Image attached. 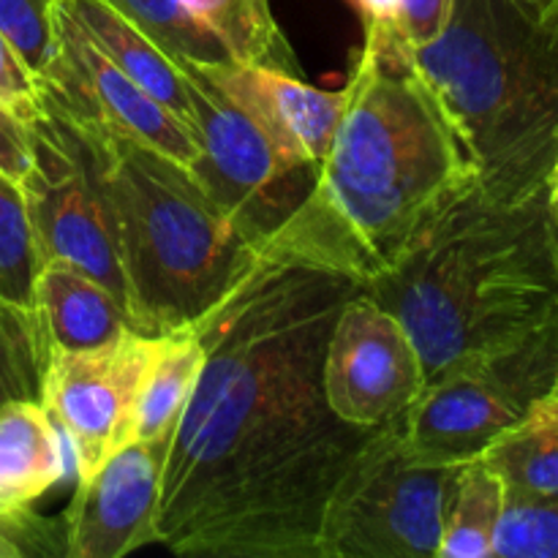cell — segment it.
Masks as SVG:
<instances>
[{"instance_id": "1", "label": "cell", "mask_w": 558, "mask_h": 558, "mask_svg": "<svg viewBox=\"0 0 558 558\" xmlns=\"http://www.w3.org/2000/svg\"><path fill=\"white\" fill-rule=\"evenodd\" d=\"M357 292V278L262 243L194 322L205 365L163 469V548L319 558L332 496L379 430L341 420L325 396L327 341Z\"/></svg>"}, {"instance_id": "2", "label": "cell", "mask_w": 558, "mask_h": 558, "mask_svg": "<svg viewBox=\"0 0 558 558\" xmlns=\"http://www.w3.org/2000/svg\"><path fill=\"white\" fill-rule=\"evenodd\" d=\"M466 147L396 31L365 27L347 104L314 185L265 243L368 283L466 189Z\"/></svg>"}, {"instance_id": "3", "label": "cell", "mask_w": 558, "mask_h": 558, "mask_svg": "<svg viewBox=\"0 0 558 558\" xmlns=\"http://www.w3.org/2000/svg\"><path fill=\"white\" fill-rule=\"evenodd\" d=\"M363 292L409 332L425 385L512 347L558 311V221L545 189L499 199L472 180Z\"/></svg>"}, {"instance_id": "4", "label": "cell", "mask_w": 558, "mask_h": 558, "mask_svg": "<svg viewBox=\"0 0 558 558\" xmlns=\"http://www.w3.org/2000/svg\"><path fill=\"white\" fill-rule=\"evenodd\" d=\"M63 114L96 161L131 327L145 336L185 330L248 270L265 240L240 227L189 167Z\"/></svg>"}, {"instance_id": "5", "label": "cell", "mask_w": 558, "mask_h": 558, "mask_svg": "<svg viewBox=\"0 0 558 558\" xmlns=\"http://www.w3.org/2000/svg\"><path fill=\"white\" fill-rule=\"evenodd\" d=\"M414 71L499 199L545 189L558 153V74L545 27L510 0H456L439 38L409 49Z\"/></svg>"}, {"instance_id": "6", "label": "cell", "mask_w": 558, "mask_h": 558, "mask_svg": "<svg viewBox=\"0 0 558 558\" xmlns=\"http://www.w3.org/2000/svg\"><path fill=\"white\" fill-rule=\"evenodd\" d=\"M558 311L512 347L428 381L396 417L403 456L417 466H461L523 420L554 387Z\"/></svg>"}, {"instance_id": "7", "label": "cell", "mask_w": 558, "mask_h": 558, "mask_svg": "<svg viewBox=\"0 0 558 558\" xmlns=\"http://www.w3.org/2000/svg\"><path fill=\"white\" fill-rule=\"evenodd\" d=\"M456 469L417 466L403 456L396 420L381 425L332 496L319 558H439Z\"/></svg>"}, {"instance_id": "8", "label": "cell", "mask_w": 558, "mask_h": 558, "mask_svg": "<svg viewBox=\"0 0 558 558\" xmlns=\"http://www.w3.org/2000/svg\"><path fill=\"white\" fill-rule=\"evenodd\" d=\"M31 136L33 167L20 191L38 259L80 267L101 281L125 308L112 218L85 136L44 98L41 112L31 120Z\"/></svg>"}, {"instance_id": "9", "label": "cell", "mask_w": 558, "mask_h": 558, "mask_svg": "<svg viewBox=\"0 0 558 558\" xmlns=\"http://www.w3.org/2000/svg\"><path fill=\"white\" fill-rule=\"evenodd\" d=\"M174 63L183 74L191 131L199 145L191 174L240 227L265 240L308 194L316 167H289L191 60Z\"/></svg>"}, {"instance_id": "10", "label": "cell", "mask_w": 558, "mask_h": 558, "mask_svg": "<svg viewBox=\"0 0 558 558\" xmlns=\"http://www.w3.org/2000/svg\"><path fill=\"white\" fill-rule=\"evenodd\" d=\"M158 347L161 336L125 330L118 341L85 352L49 349L38 401L69 439L76 483L134 441L136 403Z\"/></svg>"}, {"instance_id": "11", "label": "cell", "mask_w": 558, "mask_h": 558, "mask_svg": "<svg viewBox=\"0 0 558 558\" xmlns=\"http://www.w3.org/2000/svg\"><path fill=\"white\" fill-rule=\"evenodd\" d=\"M36 82L38 93L71 118L153 147L189 169L199 158L194 131L123 74L60 3L54 5V52Z\"/></svg>"}, {"instance_id": "12", "label": "cell", "mask_w": 558, "mask_h": 558, "mask_svg": "<svg viewBox=\"0 0 558 558\" xmlns=\"http://www.w3.org/2000/svg\"><path fill=\"white\" fill-rule=\"evenodd\" d=\"M425 371L401 322L365 292L336 316L325 352V396L357 428H381L423 392Z\"/></svg>"}, {"instance_id": "13", "label": "cell", "mask_w": 558, "mask_h": 558, "mask_svg": "<svg viewBox=\"0 0 558 558\" xmlns=\"http://www.w3.org/2000/svg\"><path fill=\"white\" fill-rule=\"evenodd\" d=\"M172 436L136 439L76 483L65 510L69 558H123L158 543V501Z\"/></svg>"}, {"instance_id": "14", "label": "cell", "mask_w": 558, "mask_h": 558, "mask_svg": "<svg viewBox=\"0 0 558 558\" xmlns=\"http://www.w3.org/2000/svg\"><path fill=\"white\" fill-rule=\"evenodd\" d=\"M194 65L262 131L289 167H319L341 120L347 87L319 90L287 71L234 58Z\"/></svg>"}, {"instance_id": "15", "label": "cell", "mask_w": 558, "mask_h": 558, "mask_svg": "<svg viewBox=\"0 0 558 558\" xmlns=\"http://www.w3.org/2000/svg\"><path fill=\"white\" fill-rule=\"evenodd\" d=\"M33 298L49 349L85 352L134 330L123 303L101 281L69 262H41Z\"/></svg>"}, {"instance_id": "16", "label": "cell", "mask_w": 558, "mask_h": 558, "mask_svg": "<svg viewBox=\"0 0 558 558\" xmlns=\"http://www.w3.org/2000/svg\"><path fill=\"white\" fill-rule=\"evenodd\" d=\"M63 477L54 420L36 398L0 403V512L31 510Z\"/></svg>"}, {"instance_id": "17", "label": "cell", "mask_w": 558, "mask_h": 558, "mask_svg": "<svg viewBox=\"0 0 558 558\" xmlns=\"http://www.w3.org/2000/svg\"><path fill=\"white\" fill-rule=\"evenodd\" d=\"M80 31L156 101L172 109L191 129V107L178 63L163 54L140 27L131 25L107 0H58Z\"/></svg>"}, {"instance_id": "18", "label": "cell", "mask_w": 558, "mask_h": 558, "mask_svg": "<svg viewBox=\"0 0 558 558\" xmlns=\"http://www.w3.org/2000/svg\"><path fill=\"white\" fill-rule=\"evenodd\" d=\"M480 458L501 480L507 496H558V403L550 396L539 398Z\"/></svg>"}, {"instance_id": "19", "label": "cell", "mask_w": 558, "mask_h": 558, "mask_svg": "<svg viewBox=\"0 0 558 558\" xmlns=\"http://www.w3.org/2000/svg\"><path fill=\"white\" fill-rule=\"evenodd\" d=\"M507 490L483 458L456 469L445 501L439 558H494V539Z\"/></svg>"}, {"instance_id": "20", "label": "cell", "mask_w": 558, "mask_h": 558, "mask_svg": "<svg viewBox=\"0 0 558 558\" xmlns=\"http://www.w3.org/2000/svg\"><path fill=\"white\" fill-rule=\"evenodd\" d=\"M202 365H205V347L194 325L161 336V347L147 371L140 403H136L134 441L174 434L180 414L199 381Z\"/></svg>"}, {"instance_id": "21", "label": "cell", "mask_w": 558, "mask_h": 558, "mask_svg": "<svg viewBox=\"0 0 558 558\" xmlns=\"http://www.w3.org/2000/svg\"><path fill=\"white\" fill-rule=\"evenodd\" d=\"M232 52L234 60L300 76V63L283 38L270 0H183Z\"/></svg>"}, {"instance_id": "22", "label": "cell", "mask_w": 558, "mask_h": 558, "mask_svg": "<svg viewBox=\"0 0 558 558\" xmlns=\"http://www.w3.org/2000/svg\"><path fill=\"white\" fill-rule=\"evenodd\" d=\"M134 27H140L172 60L218 63L229 60L227 44L183 0H107Z\"/></svg>"}, {"instance_id": "23", "label": "cell", "mask_w": 558, "mask_h": 558, "mask_svg": "<svg viewBox=\"0 0 558 558\" xmlns=\"http://www.w3.org/2000/svg\"><path fill=\"white\" fill-rule=\"evenodd\" d=\"M38 259L20 185L0 174V300L36 314Z\"/></svg>"}, {"instance_id": "24", "label": "cell", "mask_w": 558, "mask_h": 558, "mask_svg": "<svg viewBox=\"0 0 558 558\" xmlns=\"http://www.w3.org/2000/svg\"><path fill=\"white\" fill-rule=\"evenodd\" d=\"M49 357L38 314L0 300V403L41 398V376Z\"/></svg>"}, {"instance_id": "25", "label": "cell", "mask_w": 558, "mask_h": 558, "mask_svg": "<svg viewBox=\"0 0 558 558\" xmlns=\"http://www.w3.org/2000/svg\"><path fill=\"white\" fill-rule=\"evenodd\" d=\"M499 558H558V496H507L494 539Z\"/></svg>"}, {"instance_id": "26", "label": "cell", "mask_w": 558, "mask_h": 558, "mask_svg": "<svg viewBox=\"0 0 558 558\" xmlns=\"http://www.w3.org/2000/svg\"><path fill=\"white\" fill-rule=\"evenodd\" d=\"M58 0H0V33L33 76H41L54 52Z\"/></svg>"}, {"instance_id": "27", "label": "cell", "mask_w": 558, "mask_h": 558, "mask_svg": "<svg viewBox=\"0 0 558 558\" xmlns=\"http://www.w3.org/2000/svg\"><path fill=\"white\" fill-rule=\"evenodd\" d=\"M58 534H65L63 523L44 521L33 510L11 515L0 512V558L63 554L65 548L58 543Z\"/></svg>"}, {"instance_id": "28", "label": "cell", "mask_w": 558, "mask_h": 558, "mask_svg": "<svg viewBox=\"0 0 558 558\" xmlns=\"http://www.w3.org/2000/svg\"><path fill=\"white\" fill-rule=\"evenodd\" d=\"M0 104L20 114L25 123H31L41 112L36 76L27 71V65L22 63L14 47L5 41L3 33H0Z\"/></svg>"}, {"instance_id": "29", "label": "cell", "mask_w": 558, "mask_h": 558, "mask_svg": "<svg viewBox=\"0 0 558 558\" xmlns=\"http://www.w3.org/2000/svg\"><path fill=\"white\" fill-rule=\"evenodd\" d=\"M456 0H398L396 33L409 49H417L441 36Z\"/></svg>"}, {"instance_id": "30", "label": "cell", "mask_w": 558, "mask_h": 558, "mask_svg": "<svg viewBox=\"0 0 558 558\" xmlns=\"http://www.w3.org/2000/svg\"><path fill=\"white\" fill-rule=\"evenodd\" d=\"M33 167L31 123L0 104V174L20 185Z\"/></svg>"}, {"instance_id": "31", "label": "cell", "mask_w": 558, "mask_h": 558, "mask_svg": "<svg viewBox=\"0 0 558 558\" xmlns=\"http://www.w3.org/2000/svg\"><path fill=\"white\" fill-rule=\"evenodd\" d=\"M363 14L365 27L374 31H396L398 0H352Z\"/></svg>"}, {"instance_id": "32", "label": "cell", "mask_w": 558, "mask_h": 558, "mask_svg": "<svg viewBox=\"0 0 558 558\" xmlns=\"http://www.w3.org/2000/svg\"><path fill=\"white\" fill-rule=\"evenodd\" d=\"M510 3L518 5L526 16H532L537 25H545L558 11V0H510Z\"/></svg>"}, {"instance_id": "33", "label": "cell", "mask_w": 558, "mask_h": 558, "mask_svg": "<svg viewBox=\"0 0 558 558\" xmlns=\"http://www.w3.org/2000/svg\"><path fill=\"white\" fill-rule=\"evenodd\" d=\"M545 196H548V207L558 221V153H556L554 167H550L548 172V180H545Z\"/></svg>"}, {"instance_id": "34", "label": "cell", "mask_w": 558, "mask_h": 558, "mask_svg": "<svg viewBox=\"0 0 558 558\" xmlns=\"http://www.w3.org/2000/svg\"><path fill=\"white\" fill-rule=\"evenodd\" d=\"M545 36H548V47L550 54H554V63H556V74H558V11L545 22Z\"/></svg>"}, {"instance_id": "35", "label": "cell", "mask_w": 558, "mask_h": 558, "mask_svg": "<svg viewBox=\"0 0 558 558\" xmlns=\"http://www.w3.org/2000/svg\"><path fill=\"white\" fill-rule=\"evenodd\" d=\"M550 398H554V401L558 403V371H556V379H554V387H550V392H548Z\"/></svg>"}]
</instances>
